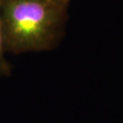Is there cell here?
Returning a JSON list of instances; mask_svg holds the SVG:
<instances>
[{
    "mask_svg": "<svg viewBox=\"0 0 123 123\" xmlns=\"http://www.w3.org/2000/svg\"><path fill=\"white\" fill-rule=\"evenodd\" d=\"M48 1L55 6L60 7V8L66 10L68 4L69 3L71 0H48Z\"/></svg>",
    "mask_w": 123,
    "mask_h": 123,
    "instance_id": "3957f363",
    "label": "cell"
},
{
    "mask_svg": "<svg viewBox=\"0 0 123 123\" xmlns=\"http://www.w3.org/2000/svg\"><path fill=\"white\" fill-rule=\"evenodd\" d=\"M65 10L48 0H0V22L6 52L53 50L63 32Z\"/></svg>",
    "mask_w": 123,
    "mask_h": 123,
    "instance_id": "6da1fadb",
    "label": "cell"
},
{
    "mask_svg": "<svg viewBox=\"0 0 123 123\" xmlns=\"http://www.w3.org/2000/svg\"><path fill=\"white\" fill-rule=\"evenodd\" d=\"M6 46H5L2 26L0 22V77H6L11 74V67L6 58Z\"/></svg>",
    "mask_w": 123,
    "mask_h": 123,
    "instance_id": "7a4b0ae2",
    "label": "cell"
}]
</instances>
